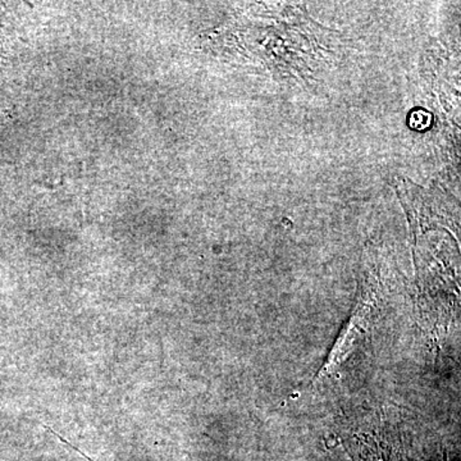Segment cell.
<instances>
[{
	"label": "cell",
	"mask_w": 461,
	"mask_h": 461,
	"mask_svg": "<svg viewBox=\"0 0 461 461\" xmlns=\"http://www.w3.org/2000/svg\"><path fill=\"white\" fill-rule=\"evenodd\" d=\"M411 126L415 130H426L429 129L430 123H432V114L429 112L421 111V109H418V111L412 112L411 115Z\"/></svg>",
	"instance_id": "obj_1"
}]
</instances>
